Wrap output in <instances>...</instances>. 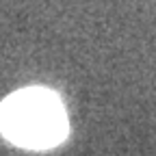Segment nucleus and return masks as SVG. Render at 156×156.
<instances>
[{"label": "nucleus", "instance_id": "f257e3e1", "mask_svg": "<svg viewBox=\"0 0 156 156\" xmlns=\"http://www.w3.org/2000/svg\"><path fill=\"white\" fill-rule=\"evenodd\" d=\"M0 132L22 147H52L67 134L61 100L48 89H24L0 104Z\"/></svg>", "mask_w": 156, "mask_h": 156}]
</instances>
